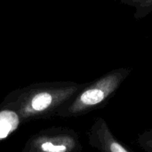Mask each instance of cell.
I'll list each match as a JSON object with an SVG mask.
<instances>
[{
    "label": "cell",
    "instance_id": "cell-3",
    "mask_svg": "<svg viewBox=\"0 0 152 152\" xmlns=\"http://www.w3.org/2000/svg\"><path fill=\"white\" fill-rule=\"evenodd\" d=\"M90 144L100 152H133L110 131L103 118H98L89 133Z\"/></svg>",
    "mask_w": 152,
    "mask_h": 152
},
{
    "label": "cell",
    "instance_id": "cell-2",
    "mask_svg": "<svg viewBox=\"0 0 152 152\" xmlns=\"http://www.w3.org/2000/svg\"><path fill=\"white\" fill-rule=\"evenodd\" d=\"M73 82L33 85L16 95L25 114H40L73 98L84 86Z\"/></svg>",
    "mask_w": 152,
    "mask_h": 152
},
{
    "label": "cell",
    "instance_id": "cell-6",
    "mask_svg": "<svg viewBox=\"0 0 152 152\" xmlns=\"http://www.w3.org/2000/svg\"><path fill=\"white\" fill-rule=\"evenodd\" d=\"M76 148L74 141H69L66 143H53L45 142L41 144V149L45 152H68Z\"/></svg>",
    "mask_w": 152,
    "mask_h": 152
},
{
    "label": "cell",
    "instance_id": "cell-5",
    "mask_svg": "<svg viewBox=\"0 0 152 152\" xmlns=\"http://www.w3.org/2000/svg\"><path fill=\"white\" fill-rule=\"evenodd\" d=\"M121 3L135 9L134 18L141 20L152 12V0H121Z\"/></svg>",
    "mask_w": 152,
    "mask_h": 152
},
{
    "label": "cell",
    "instance_id": "cell-1",
    "mask_svg": "<svg viewBox=\"0 0 152 152\" xmlns=\"http://www.w3.org/2000/svg\"><path fill=\"white\" fill-rule=\"evenodd\" d=\"M132 69H115L86 86L73 97L66 109L67 115L85 114L97 108L103 107L118 92Z\"/></svg>",
    "mask_w": 152,
    "mask_h": 152
},
{
    "label": "cell",
    "instance_id": "cell-4",
    "mask_svg": "<svg viewBox=\"0 0 152 152\" xmlns=\"http://www.w3.org/2000/svg\"><path fill=\"white\" fill-rule=\"evenodd\" d=\"M20 124L18 114L11 110H0V140L14 132Z\"/></svg>",
    "mask_w": 152,
    "mask_h": 152
},
{
    "label": "cell",
    "instance_id": "cell-7",
    "mask_svg": "<svg viewBox=\"0 0 152 152\" xmlns=\"http://www.w3.org/2000/svg\"><path fill=\"white\" fill-rule=\"evenodd\" d=\"M138 145L146 152H152V128L145 130L138 135Z\"/></svg>",
    "mask_w": 152,
    "mask_h": 152
}]
</instances>
